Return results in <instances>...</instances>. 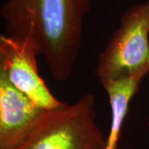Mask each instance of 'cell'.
<instances>
[{"instance_id": "6da1fadb", "label": "cell", "mask_w": 149, "mask_h": 149, "mask_svg": "<svg viewBox=\"0 0 149 149\" xmlns=\"http://www.w3.org/2000/svg\"><path fill=\"white\" fill-rule=\"evenodd\" d=\"M91 0H5L0 15L5 34L36 44L53 78H70L80 53Z\"/></svg>"}, {"instance_id": "7a4b0ae2", "label": "cell", "mask_w": 149, "mask_h": 149, "mask_svg": "<svg viewBox=\"0 0 149 149\" xmlns=\"http://www.w3.org/2000/svg\"><path fill=\"white\" fill-rule=\"evenodd\" d=\"M95 105L94 95L85 94L73 104L49 109L16 149H105Z\"/></svg>"}, {"instance_id": "3957f363", "label": "cell", "mask_w": 149, "mask_h": 149, "mask_svg": "<svg viewBox=\"0 0 149 149\" xmlns=\"http://www.w3.org/2000/svg\"><path fill=\"white\" fill-rule=\"evenodd\" d=\"M149 72V0L131 6L99 56L100 83L123 77L144 78Z\"/></svg>"}, {"instance_id": "277c9868", "label": "cell", "mask_w": 149, "mask_h": 149, "mask_svg": "<svg viewBox=\"0 0 149 149\" xmlns=\"http://www.w3.org/2000/svg\"><path fill=\"white\" fill-rule=\"evenodd\" d=\"M36 44L27 38L0 35V72L39 106L55 109L65 104L54 95L40 75Z\"/></svg>"}, {"instance_id": "5b68a950", "label": "cell", "mask_w": 149, "mask_h": 149, "mask_svg": "<svg viewBox=\"0 0 149 149\" xmlns=\"http://www.w3.org/2000/svg\"><path fill=\"white\" fill-rule=\"evenodd\" d=\"M47 110L18 91L0 72V149H16Z\"/></svg>"}, {"instance_id": "8992f818", "label": "cell", "mask_w": 149, "mask_h": 149, "mask_svg": "<svg viewBox=\"0 0 149 149\" xmlns=\"http://www.w3.org/2000/svg\"><path fill=\"white\" fill-rule=\"evenodd\" d=\"M143 78L131 76L109 80L101 84L106 91L111 120L109 133L106 138L105 149H117L123 125L129 109L130 102L139 92Z\"/></svg>"}, {"instance_id": "52a82bcc", "label": "cell", "mask_w": 149, "mask_h": 149, "mask_svg": "<svg viewBox=\"0 0 149 149\" xmlns=\"http://www.w3.org/2000/svg\"><path fill=\"white\" fill-rule=\"evenodd\" d=\"M148 125H149V120H148Z\"/></svg>"}]
</instances>
